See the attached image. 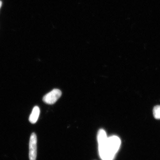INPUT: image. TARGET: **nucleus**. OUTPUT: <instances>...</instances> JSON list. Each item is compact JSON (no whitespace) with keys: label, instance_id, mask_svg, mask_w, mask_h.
I'll list each match as a JSON object with an SVG mask.
<instances>
[{"label":"nucleus","instance_id":"f257e3e1","mask_svg":"<svg viewBox=\"0 0 160 160\" xmlns=\"http://www.w3.org/2000/svg\"><path fill=\"white\" fill-rule=\"evenodd\" d=\"M99 152L102 160H113L121 146V141L116 136L108 138L106 131L99 130L98 134Z\"/></svg>","mask_w":160,"mask_h":160},{"label":"nucleus","instance_id":"f03ea898","mask_svg":"<svg viewBox=\"0 0 160 160\" xmlns=\"http://www.w3.org/2000/svg\"><path fill=\"white\" fill-rule=\"evenodd\" d=\"M37 156V138L34 132L32 133L29 143V160H36Z\"/></svg>","mask_w":160,"mask_h":160},{"label":"nucleus","instance_id":"7ed1b4c3","mask_svg":"<svg viewBox=\"0 0 160 160\" xmlns=\"http://www.w3.org/2000/svg\"><path fill=\"white\" fill-rule=\"evenodd\" d=\"M62 92L58 89H54L44 96L43 101L46 104L52 105L54 104L62 96Z\"/></svg>","mask_w":160,"mask_h":160},{"label":"nucleus","instance_id":"20e7f679","mask_svg":"<svg viewBox=\"0 0 160 160\" xmlns=\"http://www.w3.org/2000/svg\"><path fill=\"white\" fill-rule=\"evenodd\" d=\"M40 110L39 108L37 106H35L32 109L31 114L29 118V121L32 124H35L37 122L38 119L40 115Z\"/></svg>","mask_w":160,"mask_h":160},{"label":"nucleus","instance_id":"39448f33","mask_svg":"<svg viewBox=\"0 0 160 160\" xmlns=\"http://www.w3.org/2000/svg\"><path fill=\"white\" fill-rule=\"evenodd\" d=\"M153 116L156 119H160V106H155L153 109Z\"/></svg>","mask_w":160,"mask_h":160},{"label":"nucleus","instance_id":"423d86ee","mask_svg":"<svg viewBox=\"0 0 160 160\" xmlns=\"http://www.w3.org/2000/svg\"><path fill=\"white\" fill-rule=\"evenodd\" d=\"M2 2L1 1H0V9H1V7H2Z\"/></svg>","mask_w":160,"mask_h":160}]
</instances>
